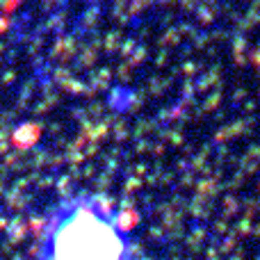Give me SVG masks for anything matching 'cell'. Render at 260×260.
Segmentation results:
<instances>
[{
    "label": "cell",
    "mask_w": 260,
    "mask_h": 260,
    "mask_svg": "<svg viewBox=\"0 0 260 260\" xmlns=\"http://www.w3.org/2000/svg\"><path fill=\"white\" fill-rule=\"evenodd\" d=\"M46 260H135L126 224L103 201H71L50 226Z\"/></svg>",
    "instance_id": "obj_1"
}]
</instances>
